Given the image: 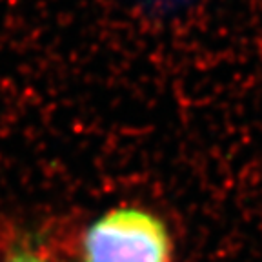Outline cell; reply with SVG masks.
<instances>
[{
	"instance_id": "obj_1",
	"label": "cell",
	"mask_w": 262,
	"mask_h": 262,
	"mask_svg": "<svg viewBox=\"0 0 262 262\" xmlns=\"http://www.w3.org/2000/svg\"><path fill=\"white\" fill-rule=\"evenodd\" d=\"M82 262H175L168 224L140 206H117L88 226Z\"/></svg>"
},
{
	"instance_id": "obj_2",
	"label": "cell",
	"mask_w": 262,
	"mask_h": 262,
	"mask_svg": "<svg viewBox=\"0 0 262 262\" xmlns=\"http://www.w3.org/2000/svg\"><path fill=\"white\" fill-rule=\"evenodd\" d=\"M6 262H48L40 257V255L33 253V251H26V250H18V251H13Z\"/></svg>"
}]
</instances>
